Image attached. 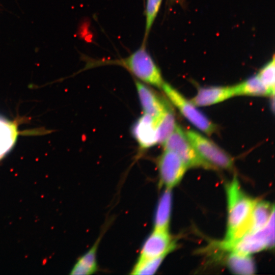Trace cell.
Instances as JSON below:
<instances>
[{
    "mask_svg": "<svg viewBox=\"0 0 275 275\" xmlns=\"http://www.w3.org/2000/svg\"><path fill=\"white\" fill-rule=\"evenodd\" d=\"M227 231L223 244H229L248 233L250 217L256 203L243 193L236 178L227 186Z\"/></svg>",
    "mask_w": 275,
    "mask_h": 275,
    "instance_id": "1",
    "label": "cell"
},
{
    "mask_svg": "<svg viewBox=\"0 0 275 275\" xmlns=\"http://www.w3.org/2000/svg\"><path fill=\"white\" fill-rule=\"evenodd\" d=\"M146 44L141 46L129 56L120 59L92 60L87 64L117 65L122 66L144 82L161 88L165 82L161 71L147 49Z\"/></svg>",
    "mask_w": 275,
    "mask_h": 275,
    "instance_id": "2",
    "label": "cell"
},
{
    "mask_svg": "<svg viewBox=\"0 0 275 275\" xmlns=\"http://www.w3.org/2000/svg\"><path fill=\"white\" fill-rule=\"evenodd\" d=\"M274 245V211L262 229L247 233L237 240L221 246L225 250L250 255L266 249H271Z\"/></svg>",
    "mask_w": 275,
    "mask_h": 275,
    "instance_id": "3",
    "label": "cell"
},
{
    "mask_svg": "<svg viewBox=\"0 0 275 275\" xmlns=\"http://www.w3.org/2000/svg\"><path fill=\"white\" fill-rule=\"evenodd\" d=\"M161 89L180 113L196 127L209 135L215 131L216 126L212 122L176 89L166 82Z\"/></svg>",
    "mask_w": 275,
    "mask_h": 275,
    "instance_id": "4",
    "label": "cell"
},
{
    "mask_svg": "<svg viewBox=\"0 0 275 275\" xmlns=\"http://www.w3.org/2000/svg\"><path fill=\"white\" fill-rule=\"evenodd\" d=\"M162 145L164 150L176 153L187 168L215 169L201 157L189 141L185 132L177 124L173 132Z\"/></svg>",
    "mask_w": 275,
    "mask_h": 275,
    "instance_id": "5",
    "label": "cell"
},
{
    "mask_svg": "<svg viewBox=\"0 0 275 275\" xmlns=\"http://www.w3.org/2000/svg\"><path fill=\"white\" fill-rule=\"evenodd\" d=\"M185 132L201 157L215 169L231 170L233 168L232 157L213 142L194 130Z\"/></svg>",
    "mask_w": 275,
    "mask_h": 275,
    "instance_id": "6",
    "label": "cell"
},
{
    "mask_svg": "<svg viewBox=\"0 0 275 275\" xmlns=\"http://www.w3.org/2000/svg\"><path fill=\"white\" fill-rule=\"evenodd\" d=\"M158 168L160 184L172 189L181 181L188 168L176 153L164 150L158 159Z\"/></svg>",
    "mask_w": 275,
    "mask_h": 275,
    "instance_id": "7",
    "label": "cell"
},
{
    "mask_svg": "<svg viewBox=\"0 0 275 275\" xmlns=\"http://www.w3.org/2000/svg\"><path fill=\"white\" fill-rule=\"evenodd\" d=\"M175 246V241L169 230L153 229L143 243L138 259L166 256Z\"/></svg>",
    "mask_w": 275,
    "mask_h": 275,
    "instance_id": "8",
    "label": "cell"
},
{
    "mask_svg": "<svg viewBox=\"0 0 275 275\" xmlns=\"http://www.w3.org/2000/svg\"><path fill=\"white\" fill-rule=\"evenodd\" d=\"M131 133L141 149L153 146L157 143L156 119L144 114L132 125Z\"/></svg>",
    "mask_w": 275,
    "mask_h": 275,
    "instance_id": "9",
    "label": "cell"
},
{
    "mask_svg": "<svg viewBox=\"0 0 275 275\" xmlns=\"http://www.w3.org/2000/svg\"><path fill=\"white\" fill-rule=\"evenodd\" d=\"M136 88L141 105L144 114L156 119L168 107L151 89L142 82L135 81Z\"/></svg>",
    "mask_w": 275,
    "mask_h": 275,
    "instance_id": "10",
    "label": "cell"
},
{
    "mask_svg": "<svg viewBox=\"0 0 275 275\" xmlns=\"http://www.w3.org/2000/svg\"><path fill=\"white\" fill-rule=\"evenodd\" d=\"M233 96L234 95L232 86H214L199 89L190 101L196 106H204L216 104Z\"/></svg>",
    "mask_w": 275,
    "mask_h": 275,
    "instance_id": "11",
    "label": "cell"
},
{
    "mask_svg": "<svg viewBox=\"0 0 275 275\" xmlns=\"http://www.w3.org/2000/svg\"><path fill=\"white\" fill-rule=\"evenodd\" d=\"M172 203L171 189L166 188L157 204L154 217V229L169 230Z\"/></svg>",
    "mask_w": 275,
    "mask_h": 275,
    "instance_id": "12",
    "label": "cell"
},
{
    "mask_svg": "<svg viewBox=\"0 0 275 275\" xmlns=\"http://www.w3.org/2000/svg\"><path fill=\"white\" fill-rule=\"evenodd\" d=\"M18 134L17 124L0 116V159L13 147Z\"/></svg>",
    "mask_w": 275,
    "mask_h": 275,
    "instance_id": "13",
    "label": "cell"
},
{
    "mask_svg": "<svg viewBox=\"0 0 275 275\" xmlns=\"http://www.w3.org/2000/svg\"><path fill=\"white\" fill-rule=\"evenodd\" d=\"M273 211L274 206L270 204L263 201L256 202L250 217L248 233L264 228Z\"/></svg>",
    "mask_w": 275,
    "mask_h": 275,
    "instance_id": "14",
    "label": "cell"
},
{
    "mask_svg": "<svg viewBox=\"0 0 275 275\" xmlns=\"http://www.w3.org/2000/svg\"><path fill=\"white\" fill-rule=\"evenodd\" d=\"M232 87L234 96H273L257 75Z\"/></svg>",
    "mask_w": 275,
    "mask_h": 275,
    "instance_id": "15",
    "label": "cell"
},
{
    "mask_svg": "<svg viewBox=\"0 0 275 275\" xmlns=\"http://www.w3.org/2000/svg\"><path fill=\"white\" fill-rule=\"evenodd\" d=\"M100 239L77 260L71 270V274L88 275L97 270V251Z\"/></svg>",
    "mask_w": 275,
    "mask_h": 275,
    "instance_id": "16",
    "label": "cell"
},
{
    "mask_svg": "<svg viewBox=\"0 0 275 275\" xmlns=\"http://www.w3.org/2000/svg\"><path fill=\"white\" fill-rule=\"evenodd\" d=\"M227 264L231 271L237 274H254L255 264L250 255L231 252L227 258Z\"/></svg>",
    "mask_w": 275,
    "mask_h": 275,
    "instance_id": "17",
    "label": "cell"
},
{
    "mask_svg": "<svg viewBox=\"0 0 275 275\" xmlns=\"http://www.w3.org/2000/svg\"><path fill=\"white\" fill-rule=\"evenodd\" d=\"M176 124L173 113L168 107L161 116L156 119L157 143L162 144L173 132Z\"/></svg>",
    "mask_w": 275,
    "mask_h": 275,
    "instance_id": "18",
    "label": "cell"
},
{
    "mask_svg": "<svg viewBox=\"0 0 275 275\" xmlns=\"http://www.w3.org/2000/svg\"><path fill=\"white\" fill-rule=\"evenodd\" d=\"M162 0H146L145 16V29L143 43L146 44L149 35L159 11Z\"/></svg>",
    "mask_w": 275,
    "mask_h": 275,
    "instance_id": "19",
    "label": "cell"
},
{
    "mask_svg": "<svg viewBox=\"0 0 275 275\" xmlns=\"http://www.w3.org/2000/svg\"><path fill=\"white\" fill-rule=\"evenodd\" d=\"M166 256L154 258L138 259L131 271L132 274H154Z\"/></svg>",
    "mask_w": 275,
    "mask_h": 275,
    "instance_id": "20",
    "label": "cell"
},
{
    "mask_svg": "<svg viewBox=\"0 0 275 275\" xmlns=\"http://www.w3.org/2000/svg\"><path fill=\"white\" fill-rule=\"evenodd\" d=\"M257 76L271 94L274 96L275 84L274 56H273L272 59L260 70Z\"/></svg>",
    "mask_w": 275,
    "mask_h": 275,
    "instance_id": "21",
    "label": "cell"
},
{
    "mask_svg": "<svg viewBox=\"0 0 275 275\" xmlns=\"http://www.w3.org/2000/svg\"><path fill=\"white\" fill-rule=\"evenodd\" d=\"M170 2L173 3H181V0H170Z\"/></svg>",
    "mask_w": 275,
    "mask_h": 275,
    "instance_id": "22",
    "label": "cell"
}]
</instances>
